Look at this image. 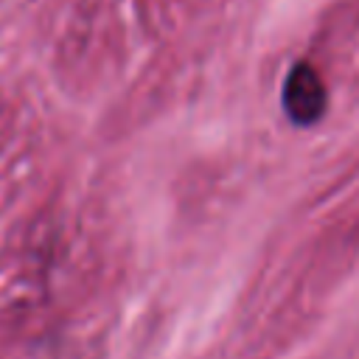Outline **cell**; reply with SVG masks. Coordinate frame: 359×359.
I'll list each match as a JSON object with an SVG mask.
<instances>
[{
	"label": "cell",
	"mask_w": 359,
	"mask_h": 359,
	"mask_svg": "<svg viewBox=\"0 0 359 359\" xmlns=\"http://www.w3.org/2000/svg\"><path fill=\"white\" fill-rule=\"evenodd\" d=\"M283 112L294 126H311L323 118L328 107V93L323 84V76L311 62H294L286 73L283 90H280Z\"/></svg>",
	"instance_id": "obj_1"
}]
</instances>
